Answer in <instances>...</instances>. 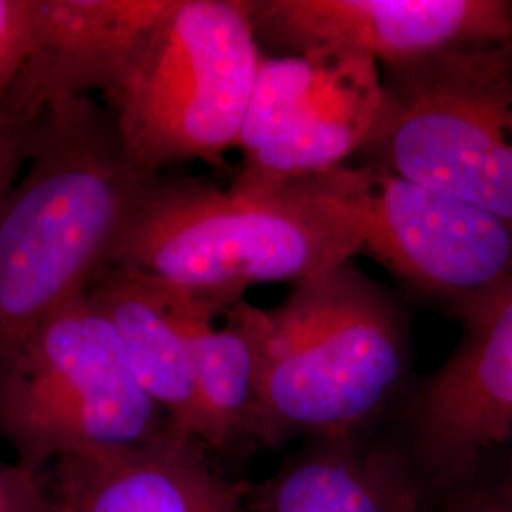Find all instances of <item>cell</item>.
Masks as SVG:
<instances>
[{"mask_svg": "<svg viewBox=\"0 0 512 512\" xmlns=\"http://www.w3.org/2000/svg\"><path fill=\"white\" fill-rule=\"evenodd\" d=\"M162 181L135 164L92 95L50 105L0 209V385L31 334L84 293Z\"/></svg>", "mask_w": 512, "mask_h": 512, "instance_id": "cell-1", "label": "cell"}, {"mask_svg": "<svg viewBox=\"0 0 512 512\" xmlns=\"http://www.w3.org/2000/svg\"><path fill=\"white\" fill-rule=\"evenodd\" d=\"M42 114L19 103L12 93L0 99V209L25 169L31 135Z\"/></svg>", "mask_w": 512, "mask_h": 512, "instance_id": "cell-16", "label": "cell"}, {"mask_svg": "<svg viewBox=\"0 0 512 512\" xmlns=\"http://www.w3.org/2000/svg\"><path fill=\"white\" fill-rule=\"evenodd\" d=\"M0 512H54L46 475L0 459Z\"/></svg>", "mask_w": 512, "mask_h": 512, "instance_id": "cell-18", "label": "cell"}, {"mask_svg": "<svg viewBox=\"0 0 512 512\" xmlns=\"http://www.w3.org/2000/svg\"><path fill=\"white\" fill-rule=\"evenodd\" d=\"M169 2L33 0L31 50L10 92L37 110L107 92Z\"/></svg>", "mask_w": 512, "mask_h": 512, "instance_id": "cell-13", "label": "cell"}, {"mask_svg": "<svg viewBox=\"0 0 512 512\" xmlns=\"http://www.w3.org/2000/svg\"><path fill=\"white\" fill-rule=\"evenodd\" d=\"M351 220L361 253L463 323L512 291V226L440 190L359 162L310 177Z\"/></svg>", "mask_w": 512, "mask_h": 512, "instance_id": "cell-7", "label": "cell"}, {"mask_svg": "<svg viewBox=\"0 0 512 512\" xmlns=\"http://www.w3.org/2000/svg\"><path fill=\"white\" fill-rule=\"evenodd\" d=\"M509 484H511V488H512V478H511V482H509Z\"/></svg>", "mask_w": 512, "mask_h": 512, "instance_id": "cell-20", "label": "cell"}, {"mask_svg": "<svg viewBox=\"0 0 512 512\" xmlns=\"http://www.w3.org/2000/svg\"><path fill=\"white\" fill-rule=\"evenodd\" d=\"M403 311L353 260L293 285L264 310L256 444L361 437L403 389Z\"/></svg>", "mask_w": 512, "mask_h": 512, "instance_id": "cell-2", "label": "cell"}, {"mask_svg": "<svg viewBox=\"0 0 512 512\" xmlns=\"http://www.w3.org/2000/svg\"><path fill=\"white\" fill-rule=\"evenodd\" d=\"M446 512H512L511 484L478 488L459 495Z\"/></svg>", "mask_w": 512, "mask_h": 512, "instance_id": "cell-19", "label": "cell"}, {"mask_svg": "<svg viewBox=\"0 0 512 512\" xmlns=\"http://www.w3.org/2000/svg\"><path fill=\"white\" fill-rule=\"evenodd\" d=\"M384 105L361 162L512 226V40L382 69Z\"/></svg>", "mask_w": 512, "mask_h": 512, "instance_id": "cell-5", "label": "cell"}, {"mask_svg": "<svg viewBox=\"0 0 512 512\" xmlns=\"http://www.w3.org/2000/svg\"><path fill=\"white\" fill-rule=\"evenodd\" d=\"M245 501L253 512H416L418 490L397 454L344 437L308 440Z\"/></svg>", "mask_w": 512, "mask_h": 512, "instance_id": "cell-14", "label": "cell"}, {"mask_svg": "<svg viewBox=\"0 0 512 512\" xmlns=\"http://www.w3.org/2000/svg\"><path fill=\"white\" fill-rule=\"evenodd\" d=\"M266 55L348 52L382 69L512 40L511 0H247Z\"/></svg>", "mask_w": 512, "mask_h": 512, "instance_id": "cell-9", "label": "cell"}, {"mask_svg": "<svg viewBox=\"0 0 512 512\" xmlns=\"http://www.w3.org/2000/svg\"><path fill=\"white\" fill-rule=\"evenodd\" d=\"M384 105L382 67L366 55H264L238 150L234 186L264 190L349 164Z\"/></svg>", "mask_w": 512, "mask_h": 512, "instance_id": "cell-8", "label": "cell"}, {"mask_svg": "<svg viewBox=\"0 0 512 512\" xmlns=\"http://www.w3.org/2000/svg\"><path fill=\"white\" fill-rule=\"evenodd\" d=\"M262 57L247 0H171L103 93L133 162L162 173L238 150Z\"/></svg>", "mask_w": 512, "mask_h": 512, "instance_id": "cell-4", "label": "cell"}, {"mask_svg": "<svg viewBox=\"0 0 512 512\" xmlns=\"http://www.w3.org/2000/svg\"><path fill=\"white\" fill-rule=\"evenodd\" d=\"M169 427L86 291L31 334L0 385V439L38 475L59 458L147 442Z\"/></svg>", "mask_w": 512, "mask_h": 512, "instance_id": "cell-6", "label": "cell"}, {"mask_svg": "<svg viewBox=\"0 0 512 512\" xmlns=\"http://www.w3.org/2000/svg\"><path fill=\"white\" fill-rule=\"evenodd\" d=\"M205 446L173 427L156 439L71 454L46 475L54 512H241L247 486L224 480Z\"/></svg>", "mask_w": 512, "mask_h": 512, "instance_id": "cell-11", "label": "cell"}, {"mask_svg": "<svg viewBox=\"0 0 512 512\" xmlns=\"http://www.w3.org/2000/svg\"><path fill=\"white\" fill-rule=\"evenodd\" d=\"M33 0H0V99L10 90L31 50Z\"/></svg>", "mask_w": 512, "mask_h": 512, "instance_id": "cell-17", "label": "cell"}, {"mask_svg": "<svg viewBox=\"0 0 512 512\" xmlns=\"http://www.w3.org/2000/svg\"><path fill=\"white\" fill-rule=\"evenodd\" d=\"M355 255L351 220L311 179L249 190L162 177L107 264L243 300L253 285H296Z\"/></svg>", "mask_w": 512, "mask_h": 512, "instance_id": "cell-3", "label": "cell"}, {"mask_svg": "<svg viewBox=\"0 0 512 512\" xmlns=\"http://www.w3.org/2000/svg\"><path fill=\"white\" fill-rule=\"evenodd\" d=\"M86 296L109 321L137 382L171 427L194 439V336L239 300L112 264L93 275Z\"/></svg>", "mask_w": 512, "mask_h": 512, "instance_id": "cell-12", "label": "cell"}, {"mask_svg": "<svg viewBox=\"0 0 512 512\" xmlns=\"http://www.w3.org/2000/svg\"><path fill=\"white\" fill-rule=\"evenodd\" d=\"M264 310L239 300L222 327L207 323L192 344L194 439L205 450L238 454L256 444Z\"/></svg>", "mask_w": 512, "mask_h": 512, "instance_id": "cell-15", "label": "cell"}, {"mask_svg": "<svg viewBox=\"0 0 512 512\" xmlns=\"http://www.w3.org/2000/svg\"><path fill=\"white\" fill-rule=\"evenodd\" d=\"M410 425L423 467L465 476L512 429V291L473 321L448 361L418 391Z\"/></svg>", "mask_w": 512, "mask_h": 512, "instance_id": "cell-10", "label": "cell"}]
</instances>
